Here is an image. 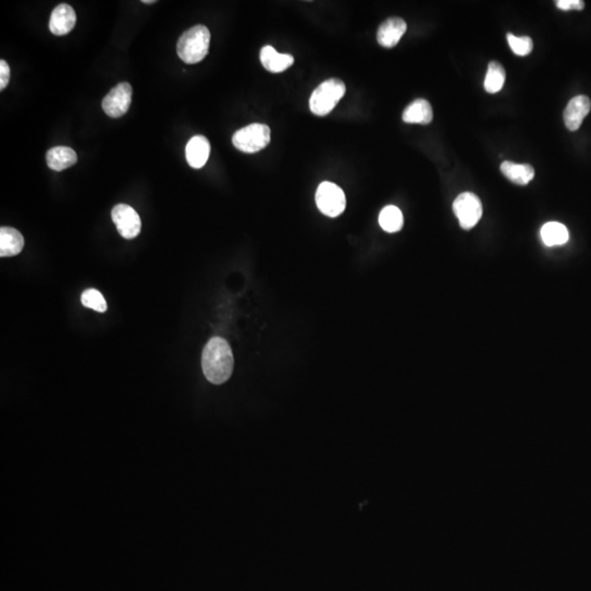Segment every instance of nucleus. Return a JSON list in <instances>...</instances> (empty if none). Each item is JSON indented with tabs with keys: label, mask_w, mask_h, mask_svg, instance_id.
Returning a JSON list of instances; mask_svg holds the SVG:
<instances>
[{
	"label": "nucleus",
	"mask_w": 591,
	"mask_h": 591,
	"mask_svg": "<svg viewBox=\"0 0 591 591\" xmlns=\"http://www.w3.org/2000/svg\"><path fill=\"white\" fill-rule=\"evenodd\" d=\"M234 354L224 338H213L205 346L201 356L203 373L209 383L223 385L234 371Z\"/></svg>",
	"instance_id": "nucleus-1"
},
{
	"label": "nucleus",
	"mask_w": 591,
	"mask_h": 591,
	"mask_svg": "<svg viewBox=\"0 0 591 591\" xmlns=\"http://www.w3.org/2000/svg\"><path fill=\"white\" fill-rule=\"evenodd\" d=\"M211 32L205 25H195L185 31L178 41L179 58L187 64H197L208 54Z\"/></svg>",
	"instance_id": "nucleus-2"
},
{
	"label": "nucleus",
	"mask_w": 591,
	"mask_h": 591,
	"mask_svg": "<svg viewBox=\"0 0 591 591\" xmlns=\"http://www.w3.org/2000/svg\"><path fill=\"white\" fill-rule=\"evenodd\" d=\"M345 92V84L338 78L323 81L311 95V112L317 117H326L333 111Z\"/></svg>",
	"instance_id": "nucleus-3"
},
{
	"label": "nucleus",
	"mask_w": 591,
	"mask_h": 591,
	"mask_svg": "<svg viewBox=\"0 0 591 591\" xmlns=\"http://www.w3.org/2000/svg\"><path fill=\"white\" fill-rule=\"evenodd\" d=\"M271 142V129L267 125L251 124L239 129L232 136L237 150L246 154H255Z\"/></svg>",
	"instance_id": "nucleus-4"
},
{
	"label": "nucleus",
	"mask_w": 591,
	"mask_h": 591,
	"mask_svg": "<svg viewBox=\"0 0 591 591\" xmlns=\"http://www.w3.org/2000/svg\"><path fill=\"white\" fill-rule=\"evenodd\" d=\"M316 201L321 213L328 217L340 216L346 206L345 194L340 187L331 182H323L319 185Z\"/></svg>",
	"instance_id": "nucleus-5"
},
{
	"label": "nucleus",
	"mask_w": 591,
	"mask_h": 591,
	"mask_svg": "<svg viewBox=\"0 0 591 591\" xmlns=\"http://www.w3.org/2000/svg\"><path fill=\"white\" fill-rule=\"evenodd\" d=\"M453 211L459 219L461 228L470 230L477 226L479 219L482 218V203L475 194L465 192L460 194L453 201Z\"/></svg>",
	"instance_id": "nucleus-6"
},
{
	"label": "nucleus",
	"mask_w": 591,
	"mask_h": 591,
	"mask_svg": "<svg viewBox=\"0 0 591 591\" xmlns=\"http://www.w3.org/2000/svg\"><path fill=\"white\" fill-rule=\"evenodd\" d=\"M132 95V86L127 82L115 86L103 99L102 107L105 112L113 119L123 117L131 107Z\"/></svg>",
	"instance_id": "nucleus-7"
},
{
	"label": "nucleus",
	"mask_w": 591,
	"mask_h": 591,
	"mask_svg": "<svg viewBox=\"0 0 591 591\" xmlns=\"http://www.w3.org/2000/svg\"><path fill=\"white\" fill-rule=\"evenodd\" d=\"M112 220L123 238H136L142 230V220L133 207L119 204L112 209Z\"/></svg>",
	"instance_id": "nucleus-8"
},
{
	"label": "nucleus",
	"mask_w": 591,
	"mask_h": 591,
	"mask_svg": "<svg viewBox=\"0 0 591 591\" xmlns=\"http://www.w3.org/2000/svg\"><path fill=\"white\" fill-rule=\"evenodd\" d=\"M408 25L403 19L398 17L389 18L381 23L378 29V43L385 48H394L400 42L403 34L406 32Z\"/></svg>",
	"instance_id": "nucleus-9"
},
{
	"label": "nucleus",
	"mask_w": 591,
	"mask_h": 591,
	"mask_svg": "<svg viewBox=\"0 0 591 591\" xmlns=\"http://www.w3.org/2000/svg\"><path fill=\"white\" fill-rule=\"evenodd\" d=\"M591 101L587 95H577L573 98L564 111L565 126L574 132L579 129L585 117L590 112Z\"/></svg>",
	"instance_id": "nucleus-10"
},
{
	"label": "nucleus",
	"mask_w": 591,
	"mask_h": 591,
	"mask_svg": "<svg viewBox=\"0 0 591 591\" xmlns=\"http://www.w3.org/2000/svg\"><path fill=\"white\" fill-rule=\"evenodd\" d=\"M77 15L72 6L58 5L53 11L50 19V30L55 35H66L75 27Z\"/></svg>",
	"instance_id": "nucleus-11"
},
{
	"label": "nucleus",
	"mask_w": 591,
	"mask_h": 591,
	"mask_svg": "<svg viewBox=\"0 0 591 591\" xmlns=\"http://www.w3.org/2000/svg\"><path fill=\"white\" fill-rule=\"evenodd\" d=\"M211 154V144L206 137L197 135L187 142L185 156L187 162L194 169H201L206 164Z\"/></svg>",
	"instance_id": "nucleus-12"
},
{
	"label": "nucleus",
	"mask_w": 591,
	"mask_h": 591,
	"mask_svg": "<svg viewBox=\"0 0 591 591\" xmlns=\"http://www.w3.org/2000/svg\"><path fill=\"white\" fill-rule=\"evenodd\" d=\"M260 60L266 70L273 74L285 72L288 69L295 60L291 54H281L276 52L275 48L266 45L260 53Z\"/></svg>",
	"instance_id": "nucleus-13"
},
{
	"label": "nucleus",
	"mask_w": 591,
	"mask_h": 591,
	"mask_svg": "<svg viewBox=\"0 0 591 591\" xmlns=\"http://www.w3.org/2000/svg\"><path fill=\"white\" fill-rule=\"evenodd\" d=\"M25 239L17 229L11 227H1L0 229V256L9 258L22 251Z\"/></svg>",
	"instance_id": "nucleus-14"
},
{
	"label": "nucleus",
	"mask_w": 591,
	"mask_h": 591,
	"mask_svg": "<svg viewBox=\"0 0 591 591\" xmlns=\"http://www.w3.org/2000/svg\"><path fill=\"white\" fill-rule=\"evenodd\" d=\"M432 107L430 103L424 99L413 101L403 112L402 119L409 124H430L432 121Z\"/></svg>",
	"instance_id": "nucleus-15"
},
{
	"label": "nucleus",
	"mask_w": 591,
	"mask_h": 591,
	"mask_svg": "<svg viewBox=\"0 0 591 591\" xmlns=\"http://www.w3.org/2000/svg\"><path fill=\"white\" fill-rule=\"evenodd\" d=\"M48 167L54 171H62L72 167L77 162V154L69 147H54L46 154Z\"/></svg>",
	"instance_id": "nucleus-16"
},
{
	"label": "nucleus",
	"mask_w": 591,
	"mask_h": 591,
	"mask_svg": "<svg viewBox=\"0 0 591 591\" xmlns=\"http://www.w3.org/2000/svg\"><path fill=\"white\" fill-rule=\"evenodd\" d=\"M500 171L507 179L518 185H527L534 178L533 167L530 164H518L512 161H504L500 166Z\"/></svg>",
	"instance_id": "nucleus-17"
},
{
	"label": "nucleus",
	"mask_w": 591,
	"mask_h": 591,
	"mask_svg": "<svg viewBox=\"0 0 591 591\" xmlns=\"http://www.w3.org/2000/svg\"><path fill=\"white\" fill-rule=\"evenodd\" d=\"M541 238L545 246H562L569 241V232L564 225L552 221L542 227Z\"/></svg>",
	"instance_id": "nucleus-18"
},
{
	"label": "nucleus",
	"mask_w": 591,
	"mask_h": 591,
	"mask_svg": "<svg viewBox=\"0 0 591 591\" xmlns=\"http://www.w3.org/2000/svg\"><path fill=\"white\" fill-rule=\"evenodd\" d=\"M403 223H404V219H403L402 211L392 205L385 207L379 215V224L381 228L390 234L400 232Z\"/></svg>",
	"instance_id": "nucleus-19"
},
{
	"label": "nucleus",
	"mask_w": 591,
	"mask_h": 591,
	"mask_svg": "<svg viewBox=\"0 0 591 591\" xmlns=\"http://www.w3.org/2000/svg\"><path fill=\"white\" fill-rule=\"evenodd\" d=\"M506 80V72L503 65L498 62H491L487 67L484 88L489 93H497L504 87Z\"/></svg>",
	"instance_id": "nucleus-20"
},
{
	"label": "nucleus",
	"mask_w": 591,
	"mask_h": 591,
	"mask_svg": "<svg viewBox=\"0 0 591 591\" xmlns=\"http://www.w3.org/2000/svg\"><path fill=\"white\" fill-rule=\"evenodd\" d=\"M81 303L84 306L98 312H105L107 309L105 297L97 289L90 288L84 291L81 295Z\"/></svg>",
	"instance_id": "nucleus-21"
},
{
	"label": "nucleus",
	"mask_w": 591,
	"mask_h": 591,
	"mask_svg": "<svg viewBox=\"0 0 591 591\" xmlns=\"http://www.w3.org/2000/svg\"><path fill=\"white\" fill-rule=\"evenodd\" d=\"M507 41H508V44H510L512 52L518 56H527L533 50V42L529 36L519 38V36H516L512 33H508Z\"/></svg>",
	"instance_id": "nucleus-22"
},
{
	"label": "nucleus",
	"mask_w": 591,
	"mask_h": 591,
	"mask_svg": "<svg viewBox=\"0 0 591 591\" xmlns=\"http://www.w3.org/2000/svg\"><path fill=\"white\" fill-rule=\"evenodd\" d=\"M557 7L561 11H583L585 8V3L583 0H559L557 1Z\"/></svg>",
	"instance_id": "nucleus-23"
},
{
	"label": "nucleus",
	"mask_w": 591,
	"mask_h": 591,
	"mask_svg": "<svg viewBox=\"0 0 591 591\" xmlns=\"http://www.w3.org/2000/svg\"><path fill=\"white\" fill-rule=\"evenodd\" d=\"M11 81V67L5 60H0V90L5 89Z\"/></svg>",
	"instance_id": "nucleus-24"
},
{
	"label": "nucleus",
	"mask_w": 591,
	"mask_h": 591,
	"mask_svg": "<svg viewBox=\"0 0 591 591\" xmlns=\"http://www.w3.org/2000/svg\"><path fill=\"white\" fill-rule=\"evenodd\" d=\"M142 3L144 4H154L156 1L154 0H142Z\"/></svg>",
	"instance_id": "nucleus-25"
}]
</instances>
